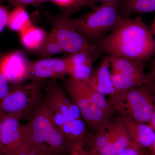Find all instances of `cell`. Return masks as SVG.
<instances>
[{"label": "cell", "instance_id": "1", "mask_svg": "<svg viewBox=\"0 0 155 155\" xmlns=\"http://www.w3.org/2000/svg\"><path fill=\"white\" fill-rule=\"evenodd\" d=\"M100 52L143 63L155 54V39L141 17H122L99 44Z\"/></svg>", "mask_w": 155, "mask_h": 155}, {"label": "cell", "instance_id": "2", "mask_svg": "<svg viewBox=\"0 0 155 155\" xmlns=\"http://www.w3.org/2000/svg\"><path fill=\"white\" fill-rule=\"evenodd\" d=\"M26 124L28 147L49 155H66L71 146L60 130L55 127L41 102L31 113Z\"/></svg>", "mask_w": 155, "mask_h": 155}, {"label": "cell", "instance_id": "3", "mask_svg": "<svg viewBox=\"0 0 155 155\" xmlns=\"http://www.w3.org/2000/svg\"><path fill=\"white\" fill-rule=\"evenodd\" d=\"M107 101L118 114L141 123H147L155 110V96L147 84L119 92Z\"/></svg>", "mask_w": 155, "mask_h": 155}, {"label": "cell", "instance_id": "4", "mask_svg": "<svg viewBox=\"0 0 155 155\" xmlns=\"http://www.w3.org/2000/svg\"><path fill=\"white\" fill-rule=\"evenodd\" d=\"M118 4H101L88 14L75 19L71 18V22L81 35L97 46L123 17L117 12Z\"/></svg>", "mask_w": 155, "mask_h": 155}, {"label": "cell", "instance_id": "5", "mask_svg": "<svg viewBox=\"0 0 155 155\" xmlns=\"http://www.w3.org/2000/svg\"><path fill=\"white\" fill-rule=\"evenodd\" d=\"M41 83L32 81L24 85L11 86L0 105V112L20 119L31 113L41 102Z\"/></svg>", "mask_w": 155, "mask_h": 155}, {"label": "cell", "instance_id": "6", "mask_svg": "<svg viewBox=\"0 0 155 155\" xmlns=\"http://www.w3.org/2000/svg\"><path fill=\"white\" fill-rule=\"evenodd\" d=\"M48 20L52 26L51 30L64 52L72 54L78 52L88 53L95 58L99 57L97 46L90 42L75 29L71 17L64 14L57 16H48Z\"/></svg>", "mask_w": 155, "mask_h": 155}, {"label": "cell", "instance_id": "7", "mask_svg": "<svg viewBox=\"0 0 155 155\" xmlns=\"http://www.w3.org/2000/svg\"><path fill=\"white\" fill-rule=\"evenodd\" d=\"M64 86L70 98L79 109L81 116L92 129L95 130L100 125L112 119L93 102L87 93L85 81H78L70 78L65 81Z\"/></svg>", "mask_w": 155, "mask_h": 155}, {"label": "cell", "instance_id": "8", "mask_svg": "<svg viewBox=\"0 0 155 155\" xmlns=\"http://www.w3.org/2000/svg\"><path fill=\"white\" fill-rule=\"evenodd\" d=\"M16 116L4 115L0 124V142L3 155H15L28 147L26 125Z\"/></svg>", "mask_w": 155, "mask_h": 155}, {"label": "cell", "instance_id": "9", "mask_svg": "<svg viewBox=\"0 0 155 155\" xmlns=\"http://www.w3.org/2000/svg\"><path fill=\"white\" fill-rule=\"evenodd\" d=\"M31 62L25 54L16 51L6 54H2L1 68L9 83L20 85L29 79Z\"/></svg>", "mask_w": 155, "mask_h": 155}, {"label": "cell", "instance_id": "10", "mask_svg": "<svg viewBox=\"0 0 155 155\" xmlns=\"http://www.w3.org/2000/svg\"><path fill=\"white\" fill-rule=\"evenodd\" d=\"M42 102L60 111L68 120L81 119L79 109L59 86L56 78H51L45 85V97Z\"/></svg>", "mask_w": 155, "mask_h": 155}, {"label": "cell", "instance_id": "11", "mask_svg": "<svg viewBox=\"0 0 155 155\" xmlns=\"http://www.w3.org/2000/svg\"><path fill=\"white\" fill-rule=\"evenodd\" d=\"M68 72L65 58L43 59L31 62L28 79L41 82L47 78H62Z\"/></svg>", "mask_w": 155, "mask_h": 155}, {"label": "cell", "instance_id": "12", "mask_svg": "<svg viewBox=\"0 0 155 155\" xmlns=\"http://www.w3.org/2000/svg\"><path fill=\"white\" fill-rule=\"evenodd\" d=\"M118 115L132 142L141 148L150 149L155 140V130L147 123L136 122L125 115Z\"/></svg>", "mask_w": 155, "mask_h": 155}, {"label": "cell", "instance_id": "13", "mask_svg": "<svg viewBox=\"0 0 155 155\" xmlns=\"http://www.w3.org/2000/svg\"><path fill=\"white\" fill-rule=\"evenodd\" d=\"M110 61L106 57L95 69L86 81L88 86L94 91L103 95H113L116 91L114 86L110 71Z\"/></svg>", "mask_w": 155, "mask_h": 155}, {"label": "cell", "instance_id": "14", "mask_svg": "<svg viewBox=\"0 0 155 155\" xmlns=\"http://www.w3.org/2000/svg\"><path fill=\"white\" fill-rule=\"evenodd\" d=\"M112 72L146 80L143 63L119 56L108 55Z\"/></svg>", "mask_w": 155, "mask_h": 155}, {"label": "cell", "instance_id": "15", "mask_svg": "<svg viewBox=\"0 0 155 155\" xmlns=\"http://www.w3.org/2000/svg\"><path fill=\"white\" fill-rule=\"evenodd\" d=\"M114 132L107 145L98 153L102 155H117L129 146L131 139L122 125L119 115L114 119Z\"/></svg>", "mask_w": 155, "mask_h": 155}, {"label": "cell", "instance_id": "16", "mask_svg": "<svg viewBox=\"0 0 155 155\" xmlns=\"http://www.w3.org/2000/svg\"><path fill=\"white\" fill-rule=\"evenodd\" d=\"M19 33L23 46L32 52L41 46L47 34L42 28L33 25Z\"/></svg>", "mask_w": 155, "mask_h": 155}, {"label": "cell", "instance_id": "17", "mask_svg": "<svg viewBox=\"0 0 155 155\" xmlns=\"http://www.w3.org/2000/svg\"><path fill=\"white\" fill-rule=\"evenodd\" d=\"M31 25L30 17L24 7H16L9 13L7 25L11 30L20 32Z\"/></svg>", "mask_w": 155, "mask_h": 155}, {"label": "cell", "instance_id": "18", "mask_svg": "<svg viewBox=\"0 0 155 155\" xmlns=\"http://www.w3.org/2000/svg\"><path fill=\"white\" fill-rule=\"evenodd\" d=\"M111 77L112 82L116 91V94L127 90L135 87L147 84L146 80L136 78L129 77L111 72Z\"/></svg>", "mask_w": 155, "mask_h": 155}, {"label": "cell", "instance_id": "19", "mask_svg": "<svg viewBox=\"0 0 155 155\" xmlns=\"http://www.w3.org/2000/svg\"><path fill=\"white\" fill-rule=\"evenodd\" d=\"M64 52V50L51 30L47 34L44 41L39 48L33 52L41 57H48L58 53Z\"/></svg>", "mask_w": 155, "mask_h": 155}, {"label": "cell", "instance_id": "20", "mask_svg": "<svg viewBox=\"0 0 155 155\" xmlns=\"http://www.w3.org/2000/svg\"><path fill=\"white\" fill-rule=\"evenodd\" d=\"M70 132L68 142L70 146L75 143H82L85 144L89 134L86 126L82 119L69 120Z\"/></svg>", "mask_w": 155, "mask_h": 155}, {"label": "cell", "instance_id": "21", "mask_svg": "<svg viewBox=\"0 0 155 155\" xmlns=\"http://www.w3.org/2000/svg\"><path fill=\"white\" fill-rule=\"evenodd\" d=\"M126 17L131 13L144 14L155 11V0H125Z\"/></svg>", "mask_w": 155, "mask_h": 155}, {"label": "cell", "instance_id": "22", "mask_svg": "<svg viewBox=\"0 0 155 155\" xmlns=\"http://www.w3.org/2000/svg\"><path fill=\"white\" fill-rule=\"evenodd\" d=\"M92 62L76 65L68 69V75L71 78L78 81H86L93 71Z\"/></svg>", "mask_w": 155, "mask_h": 155}, {"label": "cell", "instance_id": "23", "mask_svg": "<svg viewBox=\"0 0 155 155\" xmlns=\"http://www.w3.org/2000/svg\"><path fill=\"white\" fill-rule=\"evenodd\" d=\"M65 58L68 64V69L69 67L76 65L91 62L93 63L94 60L97 59L94 56L84 52L72 53Z\"/></svg>", "mask_w": 155, "mask_h": 155}, {"label": "cell", "instance_id": "24", "mask_svg": "<svg viewBox=\"0 0 155 155\" xmlns=\"http://www.w3.org/2000/svg\"><path fill=\"white\" fill-rule=\"evenodd\" d=\"M64 9L63 14L70 16L81 9L78 0H52Z\"/></svg>", "mask_w": 155, "mask_h": 155}, {"label": "cell", "instance_id": "25", "mask_svg": "<svg viewBox=\"0 0 155 155\" xmlns=\"http://www.w3.org/2000/svg\"><path fill=\"white\" fill-rule=\"evenodd\" d=\"M2 54L0 53V61ZM9 84L7 78L2 71L0 64V105L10 91L11 86Z\"/></svg>", "mask_w": 155, "mask_h": 155}, {"label": "cell", "instance_id": "26", "mask_svg": "<svg viewBox=\"0 0 155 155\" xmlns=\"http://www.w3.org/2000/svg\"><path fill=\"white\" fill-rule=\"evenodd\" d=\"M117 155H148L145 151L144 149L137 145L134 143H131L125 150Z\"/></svg>", "mask_w": 155, "mask_h": 155}, {"label": "cell", "instance_id": "27", "mask_svg": "<svg viewBox=\"0 0 155 155\" xmlns=\"http://www.w3.org/2000/svg\"><path fill=\"white\" fill-rule=\"evenodd\" d=\"M147 84L155 96V57L152 61L149 72L146 75Z\"/></svg>", "mask_w": 155, "mask_h": 155}, {"label": "cell", "instance_id": "28", "mask_svg": "<svg viewBox=\"0 0 155 155\" xmlns=\"http://www.w3.org/2000/svg\"><path fill=\"white\" fill-rule=\"evenodd\" d=\"M70 155H90V153L83 143H78L71 146Z\"/></svg>", "mask_w": 155, "mask_h": 155}, {"label": "cell", "instance_id": "29", "mask_svg": "<svg viewBox=\"0 0 155 155\" xmlns=\"http://www.w3.org/2000/svg\"><path fill=\"white\" fill-rule=\"evenodd\" d=\"M9 12L4 6L0 5V33L8 24Z\"/></svg>", "mask_w": 155, "mask_h": 155}, {"label": "cell", "instance_id": "30", "mask_svg": "<svg viewBox=\"0 0 155 155\" xmlns=\"http://www.w3.org/2000/svg\"><path fill=\"white\" fill-rule=\"evenodd\" d=\"M7 2L9 3L11 5L16 7L24 6L27 5H35L38 2L37 0H0V2Z\"/></svg>", "mask_w": 155, "mask_h": 155}, {"label": "cell", "instance_id": "31", "mask_svg": "<svg viewBox=\"0 0 155 155\" xmlns=\"http://www.w3.org/2000/svg\"><path fill=\"white\" fill-rule=\"evenodd\" d=\"M15 155H49L32 147H28Z\"/></svg>", "mask_w": 155, "mask_h": 155}, {"label": "cell", "instance_id": "32", "mask_svg": "<svg viewBox=\"0 0 155 155\" xmlns=\"http://www.w3.org/2000/svg\"><path fill=\"white\" fill-rule=\"evenodd\" d=\"M81 8L85 7H91L94 10L98 6L96 5L95 0H78Z\"/></svg>", "mask_w": 155, "mask_h": 155}, {"label": "cell", "instance_id": "33", "mask_svg": "<svg viewBox=\"0 0 155 155\" xmlns=\"http://www.w3.org/2000/svg\"><path fill=\"white\" fill-rule=\"evenodd\" d=\"M147 124H148L155 131V110Z\"/></svg>", "mask_w": 155, "mask_h": 155}, {"label": "cell", "instance_id": "34", "mask_svg": "<svg viewBox=\"0 0 155 155\" xmlns=\"http://www.w3.org/2000/svg\"><path fill=\"white\" fill-rule=\"evenodd\" d=\"M96 2H99L101 4L109 3H116L119 4L122 0H95Z\"/></svg>", "mask_w": 155, "mask_h": 155}, {"label": "cell", "instance_id": "35", "mask_svg": "<svg viewBox=\"0 0 155 155\" xmlns=\"http://www.w3.org/2000/svg\"><path fill=\"white\" fill-rule=\"evenodd\" d=\"M150 29L152 34L153 36L154 35L155 36V17L151 25L150 28Z\"/></svg>", "mask_w": 155, "mask_h": 155}, {"label": "cell", "instance_id": "36", "mask_svg": "<svg viewBox=\"0 0 155 155\" xmlns=\"http://www.w3.org/2000/svg\"><path fill=\"white\" fill-rule=\"evenodd\" d=\"M150 151V153L153 155H155V140L153 145L149 149Z\"/></svg>", "mask_w": 155, "mask_h": 155}, {"label": "cell", "instance_id": "37", "mask_svg": "<svg viewBox=\"0 0 155 155\" xmlns=\"http://www.w3.org/2000/svg\"><path fill=\"white\" fill-rule=\"evenodd\" d=\"M4 115H5V114H2V113L0 112V124H1L2 118H3V116ZM0 155H3L2 150V146H1V142H0Z\"/></svg>", "mask_w": 155, "mask_h": 155}, {"label": "cell", "instance_id": "38", "mask_svg": "<svg viewBox=\"0 0 155 155\" xmlns=\"http://www.w3.org/2000/svg\"><path fill=\"white\" fill-rule=\"evenodd\" d=\"M89 152L90 155H101V154H100L99 153L97 152H94L90 151H89Z\"/></svg>", "mask_w": 155, "mask_h": 155}, {"label": "cell", "instance_id": "39", "mask_svg": "<svg viewBox=\"0 0 155 155\" xmlns=\"http://www.w3.org/2000/svg\"><path fill=\"white\" fill-rule=\"evenodd\" d=\"M37 1L38 2H41V1H45V0H37Z\"/></svg>", "mask_w": 155, "mask_h": 155}, {"label": "cell", "instance_id": "40", "mask_svg": "<svg viewBox=\"0 0 155 155\" xmlns=\"http://www.w3.org/2000/svg\"><path fill=\"white\" fill-rule=\"evenodd\" d=\"M148 155H152L150 153V154H148Z\"/></svg>", "mask_w": 155, "mask_h": 155}]
</instances>
